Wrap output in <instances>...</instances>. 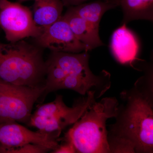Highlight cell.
Instances as JSON below:
<instances>
[{"label":"cell","instance_id":"obj_1","mask_svg":"<svg viewBox=\"0 0 153 153\" xmlns=\"http://www.w3.org/2000/svg\"><path fill=\"white\" fill-rule=\"evenodd\" d=\"M88 52L79 53L51 52L46 61L45 89L43 94L68 89L85 95L93 87L102 85L108 73L96 75L89 68Z\"/></svg>","mask_w":153,"mask_h":153},{"label":"cell","instance_id":"obj_2","mask_svg":"<svg viewBox=\"0 0 153 153\" xmlns=\"http://www.w3.org/2000/svg\"><path fill=\"white\" fill-rule=\"evenodd\" d=\"M46 63L43 49L25 40L0 42V79L15 85H44Z\"/></svg>","mask_w":153,"mask_h":153},{"label":"cell","instance_id":"obj_3","mask_svg":"<svg viewBox=\"0 0 153 153\" xmlns=\"http://www.w3.org/2000/svg\"><path fill=\"white\" fill-rule=\"evenodd\" d=\"M118 105L117 100L111 97L94 102L66 134L65 140L71 143L77 153L110 152L106 121L117 116Z\"/></svg>","mask_w":153,"mask_h":153},{"label":"cell","instance_id":"obj_4","mask_svg":"<svg viewBox=\"0 0 153 153\" xmlns=\"http://www.w3.org/2000/svg\"><path fill=\"white\" fill-rule=\"evenodd\" d=\"M126 114L119 151L151 153L153 148V112L147 99L132 97Z\"/></svg>","mask_w":153,"mask_h":153},{"label":"cell","instance_id":"obj_5","mask_svg":"<svg viewBox=\"0 0 153 153\" xmlns=\"http://www.w3.org/2000/svg\"><path fill=\"white\" fill-rule=\"evenodd\" d=\"M95 92L88 91L87 98L72 107L65 104L62 96L57 95L54 101L38 107L32 114L29 125L41 132L50 134L58 138L62 131L76 122L95 101Z\"/></svg>","mask_w":153,"mask_h":153},{"label":"cell","instance_id":"obj_6","mask_svg":"<svg viewBox=\"0 0 153 153\" xmlns=\"http://www.w3.org/2000/svg\"><path fill=\"white\" fill-rule=\"evenodd\" d=\"M45 89L44 85H15L0 79V124L29 122L33 105Z\"/></svg>","mask_w":153,"mask_h":153},{"label":"cell","instance_id":"obj_7","mask_svg":"<svg viewBox=\"0 0 153 153\" xmlns=\"http://www.w3.org/2000/svg\"><path fill=\"white\" fill-rule=\"evenodd\" d=\"M0 27L9 42L36 38L43 30L34 22L29 7L9 0H0Z\"/></svg>","mask_w":153,"mask_h":153},{"label":"cell","instance_id":"obj_8","mask_svg":"<svg viewBox=\"0 0 153 153\" xmlns=\"http://www.w3.org/2000/svg\"><path fill=\"white\" fill-rule=\"evenodd\" d=\"M34 39L37 46L51 52L79 53L91 50L76 38L62 16L54 24L43 28L40 35Z\"/></svg>","mask_w":153,"mask_h":153},{"label":"cell","instance_id":"obj_9","mask_svg":"<svg viewBox=\"0 0 153 153\" xmlns=\"http://www.w3.org/2000/svg\"><path fill=\"white\" fill-rule=\"evenodd\" d=\"M34 144L53 151L58 147L57 138L50 134L35 132L17 123L0 124V145L7 147Z\"/></svg>","mask_w":153,"mask_h":153},{"label":"cell","instance_id":"obj_10","mask_svg":"<svg viewBox=\"0 0 153 153\" xmlns=\"http://www.w3.org/2000/svg\"><path fill=\"white\" fill-rule=\"evenodd\" d=\"M110 48L117 61L121 64L128 63L132 66L133 62L137 59L139 45L133 33L124 24L113 33Z\"/></svg>","mask_w":153,"mask_h":153},{"label":"cell","instance_id":"obj_11","mask_svg":"<svg viewBox=\"0 0 153 153\" xmlns=\"http://www.w3.org/2000/svg\"><path fill=\"white\" fill-rule=\"evenodd\" d=\"M62 17L68 23L74 36L80 42L92 49L104 46L100 39L99 30L71 9L68 8Z\"/></svg>","mask_w":153,"mask_h":153},{"label":"cell","instance_id":"obj_12","mask_svg":"<svg viewBox=\"0 0 153 153\" xmlns=\"http://www.w3.org/2000/svg\"><path fill=\"white\" fill-rule=\"evenodd\" d=\"M119 6L120 0H95L68 8L99 30L105 13Z\"/></svg>","mask_w":153,"mask_h":153},{"label":"cell","instance_id":"obj_13","mask_svg":"<svg viewBox=\"0 0 153 153\" xmlns=\"http://www.w3.org/2000/svg\"><path fill=\"white\" fill-rule=\"evenodd\" d=\"M62 0H37L33 6V19L38 27L45 28L59 20L63 15Z\"/></svg>","mask_w":153,"mask_h":153},{"label":"cell","instance_id":"obj_14","mask_svg":"<svg viewBox=\"0 0 153 153\" xmlns=\"http://www.w3.org/2000/svg\"><path fill=\"white\" fill-rule=\"evenodd\" d=\"M123 13L122 24L137 20H153V0H120Z\"/></svg>","mask_w":153,"mask_h":153},{"label":"cell","instance_id":"obj_15","mask_svg":"<svg viewBox=\"0 0 153 153\" xmlns=\"http://www.w3.org/2000/svg\"><path fill=\"white\" fill-rule=\"evenodd\" d=\"M48 152L49 150L47 148L34 144L12 147H7L0 145L1 153H45Z\"/></svg>","mask_w":153,"mask_h":153},{"label":"cell","instance_id":"obj_16","mask_svg":"<svg viewBox=\"0 0 153 153\" xmlns=\"http://www.w3.org/2000/svg\"><path fill=\"white\" fill-rule=\"evenodd\" d=\"M54 153H76V149L71 143L66 141V143L58 146V147L52 151Z\"/></svg>","mask_w":153,"mask_h":153},{"label":"cell","instance_id":"obj_17","mask_svg":"<svg viewBox=\"0 0 153 153\" xmlns=\"http://www.w3.org/2000/svg\"><path fill=\"white\" fill-rule=\"evenodd\" d=\"M90 1H92V0H62L63 5L67 8L78 5L83 3L87 2Z\"/></svg>","mask_w":153,"mask_h":153},{"label":"cell","instance_id":"obj_18","mask_svg":"<svg viewBox=\"0 0 153 153\" xmlns=\"http://www.w3.org/2000/svg\"><path fill=\"white\" fill-rule=\"evenodd\" d=\"M29 1V0H17V2H18L21 3L23 2L26 1ZM34 1H37V0H34Z\"/></svg>","mask_w":153,"mask_h":153}]
</instances>
